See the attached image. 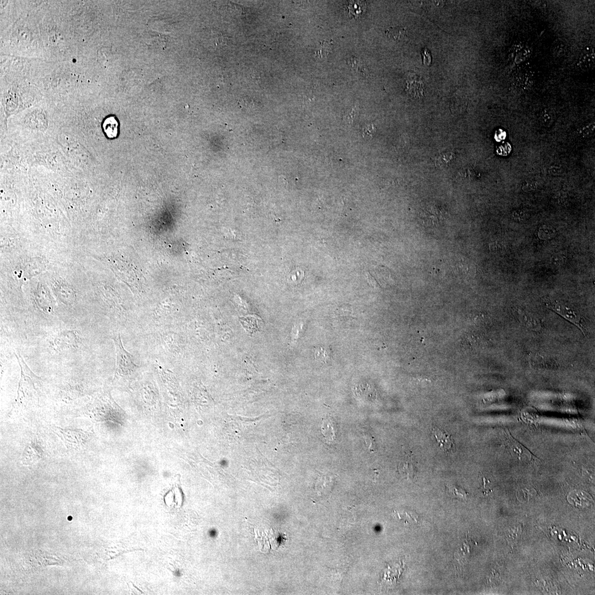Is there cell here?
Instances as JSON below:
<instances>
[{"label": "cell", "mask_w": 595, "mask_h": 595, "mask_svg": "<svg viewBox=\"0 0 595 595\" xmlns=\"http://www.w3.org/2000/svg\"><path fill=\"white\" fill-rule=\"evenodd\" d=\"M241 323L245 330L250 333L259 331L263 327V321L256 315H249L241 319Z\"/></svg>", "instance_id": "obj_16"}, {"label": "cell", "mask_w": 595, "mask_h": 595, "mask_svg": "<svg viewBox=\"0 0 595 595\" xmlns=\"http://www.w3.org/2000/svg\"><path fill=\"white\" fill-rule=\"evenodd\" d=\"M44 452L37 440H34L25 446L22 453L21 460L25 465L32 464L42 459Z\"/></svg>", "instance_id": "obj_9"}, {"label": "cell", "mask_w": 595, "mask_h": 595, "mask_svg": "<svg viewBox=\"0 0 595 595\" xmlns=\"http://www.w3.org/2000/svg\"><path fill=\"white\" fill-rule=\"evenodd\" d=\"M407 86L406 91L412 97L417 98L424 96V83L420 80H417L416 78L414 80H410L407 83Z\"/></svg>", "instance_id": "obj_18"}, {"label": "cell", "mask_w": 595, "mask_h": 595, "mask_svg": "<svg viewBox=\"0 0 595 595\" xmlns=\"http://www.w3.org/2000/svg\"><path fill=\"white\" fill-rule=\"evenodd\" d=\"M14 353L20 369V378L15 404L20 406L32 400L39 402L40 388L43 386L42 379L30 369L18 350L14 351Z\"/></svg>", "instance_id": "obj_2"}, {"label": "cell", "mask_w": 595, "mask_h": 595, "mask_svg": "<svg viewBox=\"0 0 595 595\" xmlns=\"http://www.w3.org/2000/svg\"><path fill=\"white\" fill-rule=\"evenodd\" d=\"M538 188V184L535 181L526 182L523 186L522 189L525 192H530L535 191Z\"/></svg>", "instance_id": "obj_25"}, {"label": "cell", "mask_w": 595, "mask_h": 595, "mask_svg": "<svg viewBox=\"0 0 595 595\" xmlns=\"http://www.w3.org/2000/svg\"><path fill=\"white\" fill-rule=\"evenodd\" d=\"M545 305L551 310L557 312L573 324L580 328L584 335H586V324L584 322L583 317L580 312L570 306L563 303V302L552 299H546Z\"/></svg>", "instance_id": "obj_4"}, {"label": "cell", "mask_w": 595, "mask_h": 595, "mask_svg": "<svg viewBox=\"0 0 595 595\" xmlns=\"http://www.w3.org/2000/svg\"><path fill=\"white\" fill-rule=\"evenodd\" d=\"M551 262L553 264L559 265L563 264L564 262V258L563 256L556 255L553 257L551 260Z\"/></svg>", "instance_id": "obj_28"}, {"label": "cell", "mask_w": 595, "mask_h": 595, "mask_svg": "<svg viewBox=\"0 0 595 595\" xmlns=\"http://www.w3.org/2000/svg\"><path fill=\"white\" fill-rule=\"evenodd\" d=\"M448 491L452 494L454 497L460 499H464L467 497V493L464 491V490L460 487L456 486V485H450L448 487Z\"/></svg>", "instance_id": "obj_23"}, {"label": "cell", "mask_w": 595, "mask_h": 595, "mask_svg": "<svg viewBox=\"0 0 595 595\" xmlns=\"http://www.w3.org/2000/svg\"><path fill=\"white\" fill-rule=\"evenodd\" d=\"M87 384L81 379L67 381L60 388V396L66 401H71L87 395Z\"/></svg>", "instance_id": "obj_5"}, {"label": "cell", "mask_w": 595, "mask_h": 595, "mask_svg": "<svg viewBox=\"0 0 595 595\" xmlns=\"http://www.w3.org/2000/svg\"><path fill=\"white\" fill-rule=\"evenodd\" d=\"M399 471L403 478L412 481L415 479L417 474L416 464L410 456L399 464Z\"/></svg>", "instance_id": "obj_13"}, {"label": "cell", "mask_w": 595, "mask_h": 595, "mask_svg": "<svg viewBox=\"0 0 595 595\" xmlns=\"http://www.w3.org/2000/svg\"><path fill=\"white\" fill-rule=\"evenodd\" d=\"M514 220L518 222L524 221L527 218L526 214L523 211L517 210L514 211L511 214Z\"/></svg>", "instance_id": "obj_26"}, {"label": "cell", "mask_w": 595, "mask_h": 595, "mask_svg": "<svg viewBox=\"0 0 595 595\" xmlns=\"http://www.w3.org/2000/svg\"><path fill=\"white\" fill-rule=\"evenodd\" d=\"M363 132L364 134L372 137L376 132V128L373 124H368L363 128Z\"/></svg>", "instance_id": "obj_27"}, {"label": "cell", "mask_w": 595, "mask_h": 595, "mask_svg": "<svg viewBox=\"0 0 595 595\" xmlns=\"http://www.w3.org/2000/svg\"><path fill=\"white\" fill-rule=\"evenodd\" d=\"M112 339L116 352V368L114 380H117L128 377L137 371L139 367L135 363V359L132 355L125 349L121 333H114Z\"/></svg>", "instance_id": "obj_3"}, {"label": "cell", "mask_w": 595, "mask_h": 595, "mask_svg": "<svg viewBox=\"0 0 595 595\" xmlns=\"http://www.w3.org/2000/svg\"><path fill=\"white\" fill-rule=\"evenodd\" d=\"M82 321L49 327L38 343L42 360L59 367H86L87 326Z\"/></svg>", "instance_id": "obj_1"}, {"label": "cell", "mask_w": 595, "mask_h": 595, "mask_svg": "<svg viewBox=\"0 0 595 595\" xmlns=\"http://www.w3.org/2000/svg\"><path fill=\"white\" fill-rule=\"evenodd\" d=\"M467 98L460 92L454 94L450 101V110L452 114H460L465 111Z\"/></svg>", "instance_id": "obj_15"}, {"label": "cell", "mask_w": 595, "mask_h": 595, "mask_svg": "<svg viewBox=\"0 0 595 595\" xmlns=\"http://www.w3.org/2000/svg\"><path fill=\"white\" fill-rule=\"evenodd\" d=\"M535 81L534 75L531 71L523 70L514 75L512 83L517 90L525 91L531 90Z\"/></svg>", "instance_id": "obj_11"}, {"label": "cell", "mask_w": 595, "mask_h": 595, "mask_svg": "<svg viewBox=\"0 0 595 595\" xmlns=\"http://www.w3.org/2000/svg\"><path fill=\"white\" fill-rule=\"evenodd\" d=\"M532 54L530 47L524 43L516 42L511 46L508 52V59L511 64L520 65L530 58Z\"/></svg>", "instance_id": "obj_8"}, {"label": "cell", "mask_w": 595, "mask_h": 595, "mask_svg": "<svg viewBox=\"0 0 595 595\" xmlns=\"http://www.w3.org/2000/svg\"><path fill=\"white\" fill-rule=\"evenodd\" d=\"M385 33L389 39L398 42L406 41L409 38L406 28L403 27H390L386 30Z\"/></svg>", "instance_id": "obj_19"}, {"label": "cell", "mask_w": 595, "mask_h": 595, "mask_svg": "<svg viewBox=\"0 0 595 595\" xmlns=\"http://www.w3.org/2000/svg\"><path fill=\"white\" fill-rule=\"evenodd\" d=\"M567 44L565 41L558 39L554 41L551 46V53L553 56L561 57L567 53Z\"/></svg>", "instance_id": "obj_22"}, {"label": "cell", "mask_w": 595, "mask_h": 595, "mask_svg": "<svg viewBox=\"0 0 595 595\" xmlns=\"http://www.w3.org/2000/svg\"><path fill=\"white\" fill-rule=\"evenodd\" d=\"M455 158V152L449 151L437 155L433 161L437 168L443 169L449 166Z\"/></svg>", "instance_id": "obj_17"}, {"label": "cell", "mask_w": 595, "mask_h": 595, "mask_svg": "<svg viewBox=\"0 0 595 595\" xmlns=\"http://www.w3.org/2000/svg\"><path fill=\"white\" fill-rule=\"evenodd\" d=\"M53 430L67 446L71 447H81L86 445L88 440L87 432L82 430L61 429L60 427H54Z\"/></svg>", "instance_id": "obj_6"}, {"label": "cell", "mask_w": 595, "mask_h": 595, "mask_svg": "<svg viewBox=\"0 0 595 595\" xmlns=\"http://www.w3.org/2000/svg\"><path fill=\"white\" fill-rule=\"evenodd\" d=\"M104 132L109 138H115L118 134V123L114 117L107 118L103 124Z\"/></svg>", "instance_id": "obj_20"}, {"label": "cell", "mask_w": 595, "mask_h": 595, "mask_svg": "<svg viewBox=\"0 0 595 595\" xmlns=\"http://www.w3.org/2000/svg\"><path fill=\"white\" fill-rule=\"evenodd\" d=\"M421 54L423 63L427 66H430L432 62V57L430 50H428L426 47H425L421 50Z\"/></svg>", "instance_id": "obj_24"}, {"label": "cell", "mask_w": 595, "mask_h": 595, "mask_svg": "<svg viewBox=\"0 0 595 595\" xmlns=\"http://www.w3.org/2000/svg\"><path fill=\"white\" fill-rule=\"evenodd\" d=\"M556 113L552 109L547 108L543 111L540 116L541 123L546 127H550L555 122Z\"/></svg>", "instance_id": "obj_21"}, {"label": "cell", "mask_w": 595, "mask_h": 595, "mask_svg": "<svg viewBox=\"0 0 595 595\" xmlns=\"http://www.w3.org/2000/svg\"><path fill=\"white\" fill-rule=\"evenodd\" d=\"M506 444L510 452L520 461L531 462L537 459L528 448L516 441L508 431H505Z\"/></svg>", "instance_id": "obj_7"}, {"label": "cell", "mask_w": 595, "mask_h": 595, "mask_svg": "<svg viewBox=\"0 0 595 595\" xmlns=\"http://www.w3.org/2000/svg\"><path fill=\"white\" fill-rule=\"evenodd\" d=\"M515 312L518 320L522 324L529 328V329L535 331L541 330L542 328L541 322L537 318L532 316L529 314L528 313L520 308L516 309Z\"/></svg>", "instance_id": "obj_12"}, {"label": "cell", "mask_w": 595, "mask_h": 595, "mask_svg": "<svg viewBox=\"0 0 595 595\" xmlns=\"http://www.w3.org/2000/svg\"><path fill=\"white\" fill-rule=\"evenodd\" d=\"M432 437L434 438L438 446L444 452H451L455 449V444L451 436L440 428H433Z\"/></svg>", "instance_id": "obj_10"}, {"label": "cell", "mask_w": 595, "mask_h": 595, "mask_svg": "<svg viewBox=\"0 0 595 595\" xmlns=\"http://www.w3.org/2000/svg\"><path fill=\"white\" fill-rule=\"evenodd\" d=\"M595 65V54L594 48H587L585 49L581 55L579 61V65L584 71H589L594 69Z\"/></svg>", "instance_id": "obj_14"}]
</instances>
